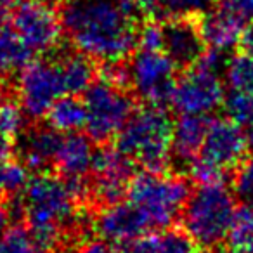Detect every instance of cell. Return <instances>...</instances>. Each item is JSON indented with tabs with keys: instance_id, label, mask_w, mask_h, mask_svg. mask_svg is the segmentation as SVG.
I'll return each instance as SVG.
<instances>
[{
	"instance_id": "4316f807",
	"label": "cell",
	"mask_w": 253,
	"mask_h": 253,
	"mask_svg": "<svg viewBox=\"0 0 253 253\" xmlns=\"http://www.w3.org/2000/svg\"><path fill=\"white\" fill-rule=\"evenodd\" d=\"M0 253H40V250L30 229L18 224L0 232Z\"/></svg>"
},
{
	"instance_id": "5b68a950",
	"label": "cell",
	"mask_w": 253,
	"mask_h": 253,
	"mask_svg": "<svg viewBox=\"0 0 253 253\" xmlns=\"http://www.w3.org/2000/svg\"><path fill=\"white\" fill-rule=\"evenodd\" d=\"M191 193L193 189L186 177L144 170L130 180L128 201L141 210L151 229H162L179 218Z\"/></svg>"
},
{
	"instance_id": "603a6c76",
	"label": "cell",
	"mask_w": 253,
	"mask_h": 253,
	"mask_svg": "<svg viewBox=\"0 0 253 253\" xmlns=\"http://www.w3.org/2000/svg\"><path fill=\"white\" fill-rule=\"evenodd\" d=\"M30 169L23 162L7 160L0 163V196L23 194L30 182Z\"/></svg>"
},
{
	"instance_id": "f35d334b",
	"label": "cell",
	"mask_w": 253,
	"mask_h": 253,
	"mask_svg": "<svg viewBox=\"0 0 253 253\" xmlns=\"http://www.w3.org/2000/svg\"><path fill=\"white\" fill-rule=\"evenodd\" d=\"M248 141H250V149H253V126L250 128V134H248Z\"/></svg>"
},
{
	"instance_id": "7c38bea8",
	"label": "cell",
	"mask_w": 253,
	"mask_h": 253,
	"mask_svg": "<svg viewBox=\"0 0 253 253\" xmlns=\"http://www.w3.org/2000/svg\"><path fill=\"white\" fill-rule=\"evenodd\" d=\"M250 141L243 126L229 118H215L210 122L207 137L198 158L211 163L222 172H236L248 158Z\"/></svg>"
},
{
	"instance_id": "8992f818",
	"label": "cell",
	"mask_w": 253,
	"mask_h": 253,
	"mask_svg": "<svg viewBox=\"0 0 253 253\" xmlns=\"http://www.w3.org/2000/svg\"><path fill=\"white\" fill-rule=\"evenodd\" d=\"M87 108V135L97 144L116 139L135 111L134 92L99 77L84 94Z\"/></svg>"
},
{
	"instance_id": "ab89813d",
	"label": "cell",
	"mask_w": 253,
	"mask_h": 253,
	"mask_svg": "<svg viewBox=\"0 0 253 253\" xmlns=\"http://www.w3.org/2000/svg\"><path fill=\"white\" fill-rule=\"evenodd\" d=\"M224 253H250V252H243V250H234V248H231L229 252H224Z\"/></svg>"
},
{
	"instance_id": "6da1fadb",
	"label": "cell",
	"mask_w": 253,
	"mask_h": 253,
	"mask_svg": "<svg viewBox=\"0 0 253 253\" xmlns=\"http://www.w3.org/2000/svg\"><path fill=\"white\" fill-rule=\"evenodd\" d=\"M139 11L128 0H63L61 21L75 47L94 61L122 63L139 45Z\"/></svg>"
},
{
	"instance_id": "7a4b0ae2",
	"label": "cell",
	"mask_w": 253,
	"mask_h": 253,
	"mask_svg": "<svg viewBox=\"0 0 253 253\" xmlns=\"http://www.w3.org/2000/svg\"><path fill=\"white\" fill-rule=\"evenodd\" d=\"M25 218L40 253H47L59 243L64 229L75 227L78 200L63 177L39 172L23 191Z\"/></svg>"
},
{
	"instance_id": "f546056e",
	"label": "cell",
	"mask_w": 253,
	"mask_h": 253,
	"mask_svg": "<svg viewBox=\"0 0 253 253\" xmlns=\"http://www.w3.org/2000/svg\"><path fill=\"white\" fill-rule=\"evenodd\" d=\"M232 191L243 205L253 207V156H248L232 173Z\"/></svg>"
},
{
	"instance_id": "484cf974",
	"label": "cell",
	"mask_w": 253,
	"mask_h": 253,
	"mask_svg": "<svg viewBox=\"0 0 253 253\" xmlns=\"http://www.w3.org/2000/svg\"><path fill=\"white\" fill-rule=\"evenodd\" d=\"M215 4L217 0H156V9L167 18H201Z\"/></svg>"
},
{
	"instance_id": "1f68e13d",
	"label": "cell",
	"mask_w": 253,
	"mask_h": 253,
	"mask_svg": "<svg viewBox=\"0 0 253 253\" xmlns=\"http://www.w3.org/2000/svg\"><path fill=\"white\" fill-rule=\"evenodd\" d=\"M125 253H160V234H146L125 245Z\"/></svg>"
},
{
	"instance_id": "ba28073f",
	"label": "cell",
	"mask_w": 253,
	"mask_h": 253,
	"mask_svg": "<svg viewBox=\"0 0 253 253\" xmlns=\"http://www.w3.org/2000/svg\"><path fill=\"white\" fill-rule=\"evenodd\" d=\"M63 95H66V88L57 61L32 59L19 70L18 101L28 118H45Z\"/></svg>"
},
{
	"instance_id": "ffe728a7",
	"label": "cell",
	"mask_w": 253,
	"mask_h": 253,
	"mask_svg": "<svg viewBox=\"0 0 253 253\" xmlns=\"http://www.w3.org/2000/svg\"><path fill=\"white\" fill-rule=\"evenodd\" d=\"M47 125L56 128L61 134H73L85 128L87 123V108L85 102L77 95L66 94L54 102L45 116Z\"/></svg>"
},
{
	"instance_id": "8d00e7d4",
	"label": "cell",
	"mask_w": 253,
	"mask_h": 253,
	"mask_svg": "<svg viewBox=\"0 0 253 253\" xmlns=\"http://www.w3.org/2000/svg\"><path fill=\"white\" fill-rule=\"evenodd\" d=\"M12 151H14V146H12L11 137H5V135H0V163L7 162L12 158Z\"/></svg>"
},
{
	"instance_id": "b9f144b4",
	"label": "cell",
	"mask_w": 253,
	"mask_h": 253,
	"mask_svg": "<svg viewBox=\"0 0 253 253\" xmlns=\"http://www.w3.org/2000/svg\"><path fill=\"white\" fill-rule=\"evenodd\" d=\"M2 101H4V95H2V92H0V104H2Z\"/></svg>"
},
{
	"instance_id": "8fae6325",
	"label": "cell",
	"mask_w": 253,
	"mask_h": 253,
	"mask_svg": "<svg viewBox=\"0 0 253 253\" xmlns=\"http://www.w3.org/2000/svg\"><path fill=\"white\" fill-rule=\"evenodd\" d=\"M224 97L222 77L193 66L177 78L170 104L179 115H208L220 108Z\"/></svg>"
},
{
	"instance_id": "f1b7e54d",
	"label": "cell",
	"mask_w": 253,
	"mask_h": 253,
	"mask_svg": "<svg viewBox=\"0 0 253 253\" xmlns=\"http://www.w3.org/2000/svg\"><path fill=\"white\" fill-rule=\"evenodd\" d=\"M25 109L12 99H5L0 104V135L14 137L25 126Z\"/></svg>"
},
{
	"instance_id": "3957f363",
	"label": "cell",
	"mask_w": 253,
	"mask_h": 253,
	"mask_svg": "<svg viewBox=\"0 0 253 253\" xmlns=\"http://www.w3.org/2000/svg\"><path fill=\"white\" fill-rule=\"evenodd\" d=\"M172 137L173 122L165 108L146 104L116 135V148L148 172L163 173L172 158Z\"/></svg>"
},
{
	"instance_id": "d6a6232c",
	"label": "cell",
	"mask_w": 253,
	"mask_h": 253,
	"mask_svg": "<svg viewBox=\"0 0 253 253\" xmlns=\"http://www.w3.org/2000/svg\"><path fill=\"white\" fill-rule=\"evenodd\" d=\"M217 5L236 14L243 21H253V0H217Z\"/></svg>"
},
{
	"instance_id": "60d3db41",
	"label": "cell",
	"mask_w": 253,
	"mask_h": 253,
	"mask_svg": "<svg viewBox=\"0 0 253 253\" xmlns=\"http://www.w3.org/2000/svg\"><path fill=\"white\" fill-rule=\"evenodd\" d=\"M43 2H47V4H54V2H63V0H43Z\"/></svg>"
},
{
	"instance_id": "d590c367",
	"label": "cell",
	"mask_w": 253,
	"mask_h": 253,
	"mask_svg": "<svg viewBox=\"0 0 253 253\" xmlns=\"http://www.w3.org/2000/svg\"><path fill=\"white\" fill-rule=\"evenodd\" d=\"M238 47H239L241 52H245V54H248V56L253 57V21H250L248 25H246Z\"/></svg>"
},
{
	"instance_id": "83f0119b",
	"label": "cell",
	"mask_w": 253,
	"mask_h": 253,
	"mask_svg": "<svg viewBox=\"0 0 253 253\" xmlns=\"http://www.w3.org/2000/svg\"><path fill=\"white\" fill-rule=\"evenodd\" d=\"M160 253H201V246L186 229H167L160 234Z\"/></svg>"
},
{
	"instance_id": "74e56055",
	"label": "cell",
	"mask_w": 253,
	"mask_h": 253,
	"mask_svg": "<svg viewBox=\"0 0 253 253\" xmlns=\"http://www.w3.org/2000/svg\"><path fill=\"white\" fill-rule=\"evenodd\" d=\"M134 7H137L141 11V14H148V12H153L156 9V0H128Z\"/></svg>"
},
{
	"instance_id": "ac0fdd59",
	"label": "cell",
	"mask_w": 253,
	"mask_h": 253,
	"mask_svg": "<svg viewBox=\"0 0 253 253\" xmlns=\"http://www.w3.org/2000/svg\"><path fill=\"white\" fill-rule=\"evenodd\" d=\"M246 25H248L246 21H243L232 12L218 7L217 4L201 18V32L207 40V45L220 50L238 47Z\"/></svg>"
},
{
	"instance_id": "277c9868",
	"label": "cell",
	"mask_w": 253,
	"mask_h": 253,
	"mask_svg": "<svg viewBox=\"0 0 253 253\" xmlns=\"http://www.w3.org/2000/svg\"><path fill=\"white\" fill-rule=\"evenodd\" d=\"M236 208L225 182L198 184L182 210L184 229L203 250H217L227 239Z\"/></svg>"
},
{
	"instance_id": "4dcf8cb0",
	"label": "cell",
	"mask_w": 253,
	"mask_h": 253,
	"mask_svg": "<svg viewBox=\"0 0 253 253\" xmlns=\"http://www.w3.org/2000/svg\"><path fill=\"white\" fill-rule=\"evenodd\" d=\"M139 49L163 50V23L151 19L139 30Z\"/></svg>"
},
{
	"instance_id": "5bb4252c",
	"label": "cell",
	"mask_w": 253,
	"mask_h": 253,
	"mask_svg": "<svg viewBox=\"0 0 253 253\" xmlns=\"http://www.w3.org/2000/svg\"><path fill=\"white\" fill-rule=\"evenodd\" d=\"M92 227L102 239L115 245L116 243L126 245L132 239L151 231L149 222L130 201L128 203L120 201L116 205L104 207L94 218Z\"/></svg>"
},
{
	"instance_id": "30bf717a",
	"label": "cell",
	"mask_w": 253,
	"mask_h": 253,
	"mask_svg": "<svg viewBox=\"0 0 253 253\" xmlns=\"http://www.w3.org/2000/svg\"><path fill=\"white\" fill-rule=\"evenodd\" d=\"M11 21L14 32L33 56L45 54L57 47L64 32L61 14H57L52 4L43 0H25Z\"/></svg>"
},
{
	"instance_id": "44dd1931",
	"label": "cell",
	"mask_w": 253,
	"mask_h": 253,
	"mask_svg": "<svg viewBox=\"0 0 253 253\" xmlns=\"http://www.w3.org/2000/svg\"><path fill=\"white\" fill-rule=\"evenodd\" d=\"M32 57L33 52L19 39L14 28L0 25V77L25 68Z\"/></svg>"
},
{
	"instance_id": "9a60e30c",
	"label": "cell",
	"mask_w": 253,
	"mask_h": 253,
	"mask_svg": "<svg viewBox=\"0 0 253 253\" xmlns=\"http://www.w3.org/2000/svg\"><path fill=\"white\" fill-rule=\"evenodd\" d=\"M63 139L64 135L50 125L33 126L25 132L21 139V162L35 173L47 172V169L56 162Z\"/></svg>"
},
{
	"instance_id": "9c48e42d",
	"label": "cell",
	"mask_w": 253,
	"mask_h": 253,
	"mask_svg": "<svg viewBox=\"0 0 253 253\" xmlns=\"http://www.w3.org/2000/svg\"><path fill=\"white\" fill-rule=\"evenodd\" d=\"M135 163L118 148L95 149L94 163H92V184L90 200L101 205L102 208L116 205L128 194V186L134 179Z\"/></svg>"
},
{
	"instance_id": "e575fe53",
	"label": "cell",
	"mask_w": 253,
	"mask_h": 253,
	"mask_svg": "<svg viewBox=\"0 0 253 253\" xmlns=\"http://www.w3.org/2000/svg\"><path fill=\"white\" fill-rule=\"evenodd\" d=\"M25 0H0V25H5L7 19H12Z\"/></svg>"
},
{
	"instance_id": "d4e9b609",
	"label": "cell",
	"mask_w": 253,
	"mask_h": 253,
	"mask_svg": "<svg viewBox=\"0 0 253 253\" xmlns=\"http://www.w3.org/2000/svg\"><path fill=\"white\" fill-rule=\"evenodd\" d=\"M225 80H227L229 88L253 94V57L241 52V50L234 54L229 59L227 70H225Z\"/></svg>"
},
{
	"instance_id": "836d02e7",
	"label": "cell",
	"mask_w": 253,
	"mask_h": 253,
	"mask_svg": "<svg viewBox=\"0 0 253 253\" xmlns=\"http://www.w3.org/2000/svg\"><path fill=\"white\" fill-rule=\"evenodd\" d=\"M78 253H125V252H120L115 243H109L101 238V239H88V241H85L80 246Z\"/></svg>"
},
{
	"instance_id": "d6986e66",
	"label": "cell",
	"mask_w": 253,
	"mask_h": 253,
	"mask_svg": "<svg viewBox=\"0 0 253 253\" xmlns=\"http://www.w3.org/2000/svg\"><path fill=\"white\" fill-rule=\"evenodd\" d=\"M61 77L64 82L66 94L78 95L85 94L90 88V85L97 80V70L92 57L85 56L84 52H66L57 57Z\"/></svg>"
},
{
	"instance_id": "cb8c5ba5",
	"label": "cell",
	"mask_w": 253,
	"mask_h": 253,
	"mask_svg": "<svg viewBox=\"0 0 253 253\" xmlns=\"http://www.w3.org/2000/svg\"><path fill=\"white\" fill-rule=\"evenodd\" d=\"M222 108H224L227 118L236 122L238 125L250 126V128L253 126V94L252 92L229 88V92H225Z\"/></svg>"
},
{
	"instance_id": "7402d4cb",
	"label": "cell",
	"mask_w": 253,
	"mask_h": 253,
	"mask_svg": "<svg viewBox=\"0 0 253 253\" xmlns=\"http://www.w3.org/2000/svg\"><path fill=\"white\" fill-rule=\"evenodd\" d=\"M227 239L231 248L253 253V207L241 203L236 208Z\"/></svg>"
},
{
	"instance_id": "e0dca14e",
	"label": "cell",
	"mask_w": 253,
	"mask_h": 253,
	"mask_svg": "<svg viewBox=\"0 0 253 253\" xmlns=\"http://www.w3.org/2000/svg\"><path fill=\"white\" fill-rule=\"evenodd\" d=\"M211 120L207 115H180L173 122L172 155L187 167L198 158Z\"/></svg>"
},
{
	"instance_id": "2e32d148",
	"label": "cell",
	"mask_w": 253,
	"mask_h": 253,
	"mask_svg": "<svg viewBox=\"0 0 253 253\" xmlns=\"http://www.w3.org/2000/svg\"><path fill=\"white\" fill-rule=\"evenodd\" d=\"M94 156V141L88 135L73 132L64 135L54 167L66 180L87 179L88 172H92Z\"/></svg>"
},
{
	"instance_id": "52a82bcc",
	"label": "cell",
	"mask_w": 253,
	"mask_h": 253,
	"mask_svg": "<svg viewBox=\"0 0 253 253\" xmlns=\"http://www.w3.org/2000/svg\"><path fill=\"white\" fill-rule=\"evenodd\" d=\"M177 70L175 63L163 50L139 49L126 61L128 87L146 104L165 108L172 101Z\"/></svg>"
},
{
	"instance_id": "4fadbf2b",
	"label": "cell",
	"mask_w": 253,
	"mask_h": 253,
	"mask_svg": "<svg viewBox=\"0 0 253 253\" xmlns=\"http://www.w3.org/2000/svg\"><path fill=\"white\" fill-rule=\"evenodd\" d=\"M201 18H169L163 23V52L179 70L193 68L208 49Z\"/></svg>"
}]
</instances>
